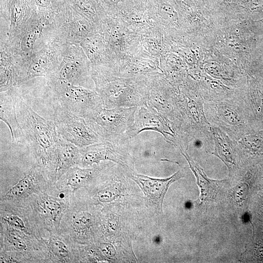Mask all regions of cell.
Here are the masks:
<instances>
[{"label": "cell", "mask_w": 263, "mask_h": 263, "mask_svg": "<svg viewBox=\"0 0 263 263\" xmlns=\"http://www.w3.org/2000/svg\"><path fill=\"white\" fill-rule=\"evenodd\" d=\"M146 75L147 105L180 125L175 107L177 87L171 84L162 73H151Z\"/></svg>", "instance_id": "cell-18"}, {"label": "cell", "mask_w": 263, "mask_h": 263, "mask_svg": "<svg viewBox=\"0 0 263 263\" xmlns=\"http://www.w3.org/2000/svg\"><path fill=\"white\" fill-rule=\"evenodd\" d=\"M254 117L263 122V91L256 83H251L246 96H243Z\"/></svg>", "instance_id": "cell-35"}, {"label": "cell", "mask_w": 263, "mask_h": 263, "mask_svg": "<svg viewBox=\"0 0 263 263\" xmlns=\"http://www.w3.org/2000/svg\"><path fill=\"white\" fill-rule=\"evenodd\" d=\"M186 170L182 168L166 178H155L132 172L129 176L142 190L147 207L159 213H163V204L167 190L173 182L184 178Z\"/></svg>", "instance_id": "cell-21"}, {"label": "cell", "mask_w": 263, "mask_h": 263, "mask_svg": "<svg viewBox=\"0 0 263 263\" xmlns=\"http://www.w3.org/2000/svg\"><path fill=\"white\" fill-rule=\"evenodd\" d=\"M0 263H33L36 260L31 256L15 251H0Z\"/></svg>", "instance_id": "cell-38"}, {"label": "cell", "mask_w": 263, "mask_h": 263, "mask_svg": "<svg viewBox=\"0 0 263 263\" xmlns=\"http://www.w3.org/2000/svg\"><path fill=\"white\" fill-rule=\"evenodd\" d=\"M248 188L246 184L242 183L233 189L232 194L235 201L238 203L241 202L245 198Z\"/></svg>", "instance_id": "cell-39"}, {"label": "cell", "mask_w": 263, "mask_h": 263, "mask_svg": "<svg viewBox=\"0 0 263 263\" xmlns=\"http://www.w3.org/2000/svg\"><path fill=\"white\" fill-rule=\"evenodd\" d=\"M64 0L70 8L88 19L98 28L101 29V20L106 15L98 0Z\"/></svg>", "instance_id": "cell-33"}, {"label": "cell", "mask_w": 263, "mask_h": 263, "mask_svg": "<svg viewBox=\"0 0 263 263\" xmlns=\"http://www.w3.org/2000/svg\"><path fill=\"white\" fill-rule=\"evenodd\" d=\"M180 151L188 161L196 177L197 184L201 188V199L208 200L213 198L216 192L215 187L219 186L225 180H214L208 178L201 166L189 155L187 150Z\"/></svg>", "instance_id": "cell-32"}, {"label": "cell", "mask_w": 263, "mask_h": 263, "mask_svg": "<svg viewBox=\"0 0 263 263\" xmlns=\"http://www.w3.org/2000/svg\"><path fill=\"white\" fill-rule=\"evenodd\" d=\"M79 155V148L62 138L51 176L53 184L70 168L77 165Z\"/></svg>", "instance_id": "cell-30"}, {"label": "cell", "mask_w": 263, "mask_h": 263, "mask_svg": "<svg viewBox=\"0 0 263 263\" xmlns=\"http://www.w3.org/2000/svg\"><path fill=\"white\" fill-rule=\"evenodd\" d=\"M36 11L46 16L53 22L56 14L63 7L64 0H33Z\"/></svg>", "instance_id": "cell-37"}, {"label": "cell", "mask_w": 263, "mask_h": 263, "mask_svg": "<svg viewBox=\"0 0 263 263\" xmlns=\"http://www.w3.org/2000/svg\"><path fill=\"white\" fill-rule=\"evenodd\" d=\"M53 24L57 38L69 43L79 44L93 32L101 30L88 19L70 8L65 3L55 16Z\"/></svg>", "instance_id": "cell-17"}, {"label": "cell", "mask_w": 263, "mask_h": 263, "mask_svg": "<svg viewBox=\"0 0 263 263\" xmlns=\"http://www.w3.org/2000/svg\"><path fill=\"white\" fill-rule=\"evenodd\" d=\"M128 144L103 141L79 148L77 166L90 168L102 162H113L132 171L133 160L129 153Z\"/></svg>", "instance_id": "cell-16"}, {"label": "cell", "mask_w": 263, "mask_h": 263, "mask_svg": "<svg viewBox=\"0 0 263 263\" xmlns=\"http://www.w3.org/2000/svg\"><path fill=\"white\" fill-rule=\"evenodd\" d=\"M204 110L211 125L235 140L257 131L253 124L255 118L244 96L239 94L223 100L205 102Z\"/></svg>", "instance_id": "cell-3"}, {"label": "cell", "mask_w": 263, "mask_h": 263, "mask_svg": "<svg viewBox=\"0 0 263 263\" xmlns=\"http://www.w3.org/2000/svg\"><path fill=\"white\" fill-rule=\"evenodd\" d=\"M74 197V193L61 190L53 184L46 191L33 195L26 202L33 212L43 237L49 233L60 231L61 220Z\"/></svg>", "instance_id": "cell-6"}, {"label": "cell", "mask_w": 263, "mask_h": 263, "mask_svg": "<svg viewBox=\"0 0 263 263\" xmlns=\"http://www.w3.org/2000/svg\"><path fill=\"white\" fill-rule=\"evenodd\" d=\"M94 89L104 107H139L147 104L148 82L146 74L133 77L115 75L106 67H92Z\"/></svg>", "instance_id": "cell-2"}, {"label": "cell", "mask_w": 263, "mask_h": 263, "mask_svg": "<svg viewBox=\"0 0 263 263\" xmlns=\"http://www.w3.org/2000/svg\"><path fill=\"white\" fill-rule=\"evenodd\" d=\"M56 38L53 22L36 11L13 37H0V41L24 59Z\"/></svg>", "instance_id": "cell-9"}, {"label": "cell", "mask_w": 263, "mask_h": 263, "mask_svg": "<svg viewBox=\"0 0 263 263\" xmlns=\"http://www.w3.org/2000/svg\"><path fill=\"white\" fill-rule=\"evenodd\" d=\"M66 43L56 38L24 59L21 68V84L37 77L50 78L60 65Z\"/></svg>", "instance_id": "cell-14"}, {"label": "cell", "mask_w": 263, "mask_h": 263, "mask_svg": "<svg viewBox=\"0 0 263 263\" xmlns=\"http://www.w3.org/2000/svg\"><path fill=\"white\" fill-rule=\"evenodd\" d=\"M204 81V89L199 93L205 102L223 100L235 94L220 82L208 78H205Z\"/></svg>", "instance_id": "cell-34"}, {"label": "cell", "mask_w": 263, "mask_h": 263, "mask_svg": "<svg viewBox=\"0 0 263 263\" xmlns=\"http://www.w3.org/2000/svg\"><path fill=\"white\" fill-rule=\"evenodd\" d=\"M23 60L9 45L0 41V92L21 86V68Z\"/></svg>", "instance_id": "cell-26"}, {"label": "cell", "mask_w": 263, "mask_h": 263, "mask_svg": "<svg viewBox=\"0 0 263 263\" xmlns=\"http://www.w3.org/2000/svg\"><path fill=\"white\" fill-rule=\"evenodd\" d=\"M246 153L263 155V131H256L238 141Z\"/></svg>", "instance_id": "cell-36"}, {"label": "cell", "mask_w": 263, "mask_h": 263, "mask_svg": "<svg viewBox=\"0 0 263 263\" xmlns=\"http://www.w3.org/2000/svg\"><path fill=\"white\" fill-rule=\"evenodd\" d=\"M0 118L10 131L12 144L24 146L23 133L17 115L14 99L9 90L0 92Z\"/></svg>", "instance_id": "cell-29"}, {"label": "cell", "mask_w": 263, "mask_h": 263, "mask_svg": "<svg viewBox=\"0 0 263 263\" xmlns=\"http://www.w3.org/2000/svg\"><path fill=\"white\" fill-rule=\"evenodd\" d=\"M46 79L56 103L77 116L85 118L104 107L101 98L95 90L56 79Z\"/></svg>", "instance_id": "cell-11"}, {"label": "cell", "mask_w": 263, "mask_h": 263, "mask_svg": "<svg viewBox=\"0 0 263 263\" xmlns=\"http://www.w3.org/2000/svg\"><path fill=\"white\" fill-rule=\"evenodd\" d=\"M75 196L60 223V230L79 244L95 241L101 223L102 209Z\"/></svg>", "instance_id": "cell-8"}, {"label": "cell", "mask_w": 263, "mask_h": 263, "mask_svg": "<svg viewBox=\"0 0 263 263\" xmlns=\"http://www.w3.org/2000/svg\"><path fill=\"white\" fill-rule=\"evenodd\" d=\"M160 238L159 236H157L154 238V241L155 243L159 244L160 242Z\"/></svg>", "instance_id": "cell-40"}, {"label": "cell", "mask_w": 263, "mask_h": 263, "mask_svg": "<svg viewBox=\"0 0 263 263\" xmlns=\"http://www.w3.org/2000/svg\"><path fill=\"white\" fill-rule=\"evenodd\" d=\"M148 130L160 133L167 142L178 148L180 151L187 150L192 141L178 123L146 104L137 107L131 138Z\"/></svg>", "instance_id": "cell-10"}, {"label": "cell", "mask_w": 263, "mask_h": 263, "mask_svg": "<svg viewBox=\"0 0 263 263\" xmlns=\"http://www.w3.org/2000/svg\"><path fill=\"white\" fill-rule=\"evenodd\" d=\"M205 102L199 92L187 79L177 87L175 107L178 119L192 141L200 138L213 141L211 124L205 113Z\"/></svg>", "instance_id": "cell-5"}, {"label": "cell", "mask_w": 263, "mask_h": 263, "mask_svg": "<svg viewBox=\"0 0 263 263\" xmlns=\"http://www.w3.org/2000/svg\"><path fill=\"white\" fill-rule=\"evenodd\" d=\"M36 11L33 0H0V37H13Z\"/></svg>", "instance_id": "cell-22"}, {"label": "cell", "mask_w": 263, "mask_h": 263, "mask_svg": "<svg viewBox=\"0 0 263 263\" xmlns=\"http://www.w3.org/2000/svg\"><path fill=\"white\" fill-rule=\"evenodd\" d=\"M15 251L32 256L36 263H44L40 239L0 223V251Z\"/></svg>", "instance_id": "cell-23"}, {"label": "cell", "mask_w": 263, "mask_h": 263, "mask_svg": "<svg viewBox=\"0 0 263 263\" xmlns=\"http://www.w3.org/2000/svg\"><path fill=\"white\" fill-rule=\"evenodd\" d=\"M210 132L214 143L212 154L225 164L230 176L238 173L242 169V157L246 151L238 141L219 128L211 125Z\"/></svg>", "instance_id": "cell-24"}, {"label": "cell", "mask_w": 263, "mask_h": 263, "mask_svg": "<svg viewBox=\"0 0 263 263\" xmlns=\"http://www.w3.org/2000/svg\"><path fill=\"white\" fill-rule=\"evenodd\" d=\"M45 263H79V244L61 230L40 239Z\"/></svg>", "instance_id": "cell-19"}, {"label": "cell", "mask_w": 263, "mask_h": 263, "mask_svg": "<svg viewBox=\"0 0 263 263\" xmlns=\"http://www.w3.org/2000/svg\"><path fill=\"white\" fill-rule=\"evenodd\" d=\"M192 206V203L190 202H188L185 204V207L187 208H190Z\"/></svg>", "instance_id": "cell-41"}, {"label": "cell", "mask_w": 263, "mask_h": 263, "mask_svg": "<svg viewBox=\"0 0 263 263\" xmlns=\"http://www.w3.org/2000/svg\"><path fill=\"white\" fill-rule=\"evenodd\" d=\"M56 103L54 105L53 121L61 138L79 148L103 141L84 118Z\"/></svg>", "instance_id": "cell-15"}, {"label": "cell", "mask_w": 263, "mask_h": 263, "mask_svg": "<svg viewBox=\"0 0 263 263\" xmlns=\"http://www.w3.org/2000/svg\"><path fill=\"white\" fill-rule=\"evenodd\" d=\"M53 185L44 169L32 158L21 168L0 174V202L24 204L31 197Z\"/></svg>", "instance_id": "cell-4"}, {"label": "cell", "mask_w": 263, "mask_h": 263, "mask_svg": "<svg viewBox=\"0 0 263 263\" xmlns=\"http://www.w3.org/2000/svg\"><path fill=\"white\" fill-rule=\"evenodd\" d=\"M154 73L163 74L160 66V59L136 54L122 62L116 75L129 77Z\"/></svg>", "instance_id": "cell-28"}, {"label": "cell", "mask_w": 263, "mask_h": 263, "mask_svg": "<svg viewBox=\"0 0 263 263\" xmlns=\"http://www.w3.org/2000/svg\"><path fill=\"white\" fill-rule=\"evenodd\" d=\"M101 26L108 54L117 71L123 61L137 53L139 35L116 16H106Z\"/></svg>", "instance_id": "cell-12"}, {"label": "cell", "mask_w": 263, "mask_h": 263, "mask_svg": "<svg viewBox=\"0 0 263 263\" xmlns=\"http://www.w3.org/2000/svg\"><path fill=\"white\" fill-rule=\"evenodd\" d=\"M139 35L137 53L160 59L165 51V37L162 31L157 26H152Z\"/></svg>", "instance_id": "cell-31"}, {"label": "cell", "mask_w": 263, "mask_h": 263, "mask_svg": "<svg viewBox=\"0 0 263 263\" xmlns=\"http://www.w3.org/2000/svg\"><path fill=\"white\" fill-rule=\"evenodd\" d=\"M109 162H102L90 168L73 166L64 173L54 185L61 190L75 194L77 190L94 184Z\"/></svg>", "instance_id": "cell-25"}, {"label": "cell", "mask_w": 263, "mask_h": 263, "mask_svg": "<svg viewBox=\"0 0 263 263\" xmlns=\"http://www.w3.org/2000/svg\"><path fill=\"white\" fill-rule=\"evenodd\" d=\"M0 223L38 239L44 237L33 212L27 202L21 204L0 202Z\"/></svg>", "instance_id": "cell-20"}, {"label": "cell", "mask_w": 263, "mask_h": 263, "mask_svg": "<svg viewBox=\"0 0 263 263\" xmlns=\"http://www.w3.org/2000/svg\"><path fill=\"white\" fill-rule=\"evenodd\" d=\"M92 65L79 44L67 43L56 71L49 78L95 90L92 77Z\"/></svg>", "instance_id": "cell-13"}, {"label": "cell", "mask_w": 263, "mask_h": 263, "mask_svg": "<svg viewBox=\"0 0 263 263\" xmlns=\"http://www.w3.org/2000/svg\"><path fill=\"white\" fill-rule=\"evenodd\" d=\"M9 90L14 99L24 146L28 149L30 156L44 169L50 178L62 138L52 120L37 113L15 87Z\"/></svg>", "instance_id": "cell-1"}, {"label": "cell", "mask_w": 263, "mask_h": 263, "mask_svg": "<svg viewBox=\"0 0 263 263\" xmlns=\"http://www.w3.org/2000/svg\"><path fill=\"white\" fill-rule=\"evenodd\" d=\"M92 67H106L115 71L106 49L101 30L92 32L79 43Z\"/></svg>", "instance_id": "cell-27"}, {"label": "cell", "mask_w": 263, "mask_h": 263, "mask_svg": "<svg viewBox=\"0 0 263 263\" xmlns=\"http://www.w3.org/2000/svg\"><path fill=\"white\" fill-rule=\"evenodd\" d=\"M137 107H103L84 119L103 141L128 144Z\"/></svg>", "instance_id": "cell-7"}]
</instances>
